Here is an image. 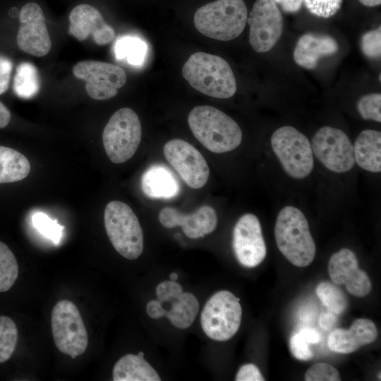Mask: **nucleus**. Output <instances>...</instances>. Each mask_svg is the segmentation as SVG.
Masks as SVG:
<instances>
[{
  "instance_id": "nucleus-1",
  "label": "nucleus",
  "mask_w": 381,
  "mask_h": 381,
  "mask_svg": "<svg viewBox=\"0 0 381 381\" xmlns=\"http://www.w3.org/2000/svg\"><path fill=\"white\" fill-rule=\"evenodd\" d=\"M188 123L195 138L212 152L231 151L242 141V131L238 123L212 106L194 107L189 113Z\"/></svg>"
},
{
  "instance_id": "nucleus-2",
  "label": "nucleus",
  "mask_w": 381,
  "mask_h": 381,
  "mask_svg": "<svg viewBox=\"0 0 381 381\" xmlns=\"http://www.w3.org/2000/svg\"><path fill=\"white\" fill-rule=\"evenodd\" d=\"M182 75L192 87L212 97L229 98L236 91V78L229 64L217 55L193 54L184 64Z\"/></svg>"
},
{
  "instance_id": "nucleus-3",
  "label": "nucleus",
  "mask_w": 381,
  "mask_h": 381,
  "mask_svg": "<svg viewBox=\"0 0 381 381\" xmlns=\"http://www.w3.org/2000/svg\"><path fill=\"white\" fill-rule=\"evenodd\" d=\"M277 247L294 265L304 267L313 261L316 247L304 214L297 207L285 206L279 212L274 226Z\"/></svg>"
},
{
  "instance_id": "nucleus-4",
  "label": "nucleus",
  "mask_w": 381,
  "mask_h": 381,
  "mask_svg": "<svg viewBox=\"0 0 381 381\" xmlns=\"http://www.w3.org/2000/svg\"><path fill=\"white\" fill-rule=\"evenodd\" d=\"M248 11L243 0H216L199 8L194 14L196 29L210 38L229 41L244 30Z\"/></svg>"
},
{
  "instance_id": "nucleus-5",
  "label": "nucleus",
  "mask_w": 381,
  "mask_h": 381,
  "mask_svg": "<svg viewBox=\"0 0 381 381\" xmlns=\"http://www.w3.org/2000/svg\"><path fill=\"white\" fill-rule=\"evenodd\" d=\"M104 227L115 250L128 260L137 259L143 250V233L132 209L126 203L113 200L105 207Z\"/></svg>"
},
{
  "instance_id": "nucleus-6",
  "label": "nucleus",
  "mask_w": 381,
  "mask_h": 381,
  "mask_svg": "<svg viewBox=\"0 0 381 381\" xmlns=\"http://www.w3.org/2000/svg\"><path fill=\"white\" fill-rule=\"evenodd\" d=\"M142 128L137 114L128 107L111 116L102 133V141L109 159L121 164L135 153L141 140Z\"/></svg>"
},
{
  "instance_id": "nucleus-7",
  "label": "nucleus",
  "mask_w": 381,
  "mask_h": 381,
  "mask_svg": "<svg viewBox=\"0 0 381 381\" xmlns=\"http://www.w3.org/2000/svg\"><path fill=\"white\" fill-rule=\"evenodd\" d=\"M271 146L284 171L291 177L302 179L310 174L314 159L308 138L296 128L285 126L271 137Z\"/></svg>"
},
{
  "instance_id": "nucleus-8",
  "label": "nucleus",
  "mask_w": 381,
  "mask_h": 381,
  "mask_svg": "<svg viewBox=\"0 0 381 381\" xmlns=\"http://www.w3.org/2000/svg\"><path fill=\"white\" fill-rule=\"evenodd\" d=\"M241 318L239 298L231 292L222 290L213 294L206 302L200 314V325L209 338L224 341L238 332Z\"/></svg>"
},
{
  "instance_id": "nucleus-9",
  "label": "nucleus",
  "mask_w": 381,
  "mask_h": 381,
  "mask_svg": "<svg viewBox=\"0 0 381 381\" xmlns=\"http://www.w3.org/2000/svg\"><path fill=\"white\" fill-rule=\"evenodd\" d=\"M53 339L58 350L74 359L88 344L87 332L76 306L68 300L58 301L52 312Z\"/></svg>"
},
{
  "instance_id": "nucleus-10",
  "label": "nucleus",
  "mask_w": 381,
  "mask_h": 381,
  "mask_svg": "<svg viewBox=\"0 0 381 381\" xmlns=\"http://www.w3.org/2000/svg\"><path fill=\"white\" fill-rule=\"evenodd\" d=\"M311 147L317 159L331 171L347 172L355 164L353 146L339 128L324 126L318 129L313 137Z\"/></svg>"
},
{
  "instance_id": "nucleus-11",
  "label": "nucleus",
  "mask_w": 381,
  "mask_h": 381,
  "mask_svg": "<svg viewBox=\"0 0 381 381\" xmlns=\"http://www.w3.org/2000/svg\"><path fill=\"white\" fill-rule=\"evenodd\" d=\"M75 78L85 81L87 95L96 100H104L116 96L118 90L126 83L125 71L113 64L95 60L77 63L73 68Z\"/></svg>"
},
{
  "instance_id": "nucleus-12",
  "label": "nucleus",
  "mask_w": 381,
  "mask_h": 381,
  "mask_svg": "<svg viewBox=\"0 0 381 381\" xmlns=\"http://www.w3.org/2000/svg\"><path fill=\"white\" fill-rule=\"evenodd\" d=\"M247 22L249 42L258 53L270 51L282 36L283 18L274 0H256Z\"/></svg>"
},
{
  "instance_id": "nucleus-13",
  "label": "nucleus",
  "mask_w": 381,
  "mask_h": 381,
  "mask_svg": "<svg viewBox=\"0 0 381 381\" xmlns=\"http://www.w3.org/2000/svg\"><path fill=\"white\" fill-rule=\"evenodd\" d=\"M163 152L167 160L189 187L199 189L206 184L209 167L204 157L191 144L181 139H173L164 145Z\"/></svg>"
},
{
  "instance_id": "nucleus-14",
  "label": "nucleus",
  "mask_w": 381,
  "mask_h": 381,
  "mask_svg": "<svg viewBox=\"0 0 381 381\" xmlns=\"http://www.w3.org/2000/svg\"><path fill=\"white\" fill-rule=\"evenodd\" d=\"M17 44L20 50L35 56L47 55L52 41L42 8L35 2L25 4L19 13Z\"/></svg>"
},
{
  "instance_id": "nucleus-15",
  "label": "nucleus",
  "mask_w": 381,
  "mask_h": 381,
  "mask_svg": "<svg viewBox=\"0 0 381 381\" xmlns=\"http://www.w3.org/2000/svg\"><path fill=\"white\" fill-rule=\"evenodd\" d=\"M233 249L239 263L255 267L265 258L267 248L258 218L253 214L241 216L233 231Z\"/></svg>"
},
{
  "instance_id": "nucleus-16",
  "label": "nucleus",
  "mask_w": 381,
  "mask_h": 381,
  "mask_svg": "<svg viewBox=\"0 0 381 381\" xmlns=\"http://www.w3.org/2000/svg\"><path fill=\"white\" fill-rule=\"evenodd\" d=\"M328 272L334 284H344L347 291L354 296L364 297L372 290L368 275L359 269L357 258L350 249L342 248L331 256Z\"/></svg>"
},
{
  "instance_id": "nucleus-17",
  "label": "nucleus",
  "mask_w": 381,
  "mask_h": 381,
  "mask_svg": "<svg viewBox=\"0 0 381 381\" xmlns=\"http://www.w3.org/2000/svg\"><path fill=\"white\" fill-rule=\"evenodd\" d=\"M69 33L78 41L92 36L98 45L111 42L115 38L114 28L106 23L101 13L89 4H79L69 14Z\"/></svg>"
},
{
  "instance_id": "nucleus-18",
  "label": "nucleus",
  "mask_w": 381,
  "mask_h": 381,
  "mask_svg": "<svg viewBox=\"0 0 381 381\" xmlns=\"http://www.w3.org/2000/svg\"><path fill=\"white\" fill-rule=\"evenodd\" d=\"M159 221L168 229L181 226L184 234L190 238L204 237L214 231L217 216L210 206L204 205L190 214H183L178 210L166 207L159 213Z\"/></svg>"
},
{
  "instance_id": "nucleus-19",
  "label": "nucleus",
  "mask_w": 381,
  "mask_h": 381,
  "mask_svg": "<svg viewBox=\"0 0 381 381\" xmlns=\"http://www.w3.org/2000/svg\"><path fill=\"white\" fill-rule=\"evenodd\" d=\"M377 338L375 323L367 318L354 320L349 329L337 328L328 336V348L337 353L348 354L357 351Z\"/></svg>"
},
{
  "instance_id": "nucleus-20",
  "label": "nucleus",
  "mask_w": 381,
  "mask_h": 381,
  "mask_svg": "<svg viewBox=\"0 0 381 381\" xmlns=\"http://www.w3.org/2000/svg\"><path fill=\"white\" fill-rule=\"evenodd\" d=\"M338 49L337 42L330 36L306 33L298 39L293 56L298 66L313 69L322 57L335 54Z\"/></svg>"
},
{
  "instance_id": "nucleus-21",
  "label": "nucleus",
  "mask_w": 381,
  "mask_h": 381,
  "mask_svg": "<svg viewBox=\"0 0 381 381\" xmlns=\"http://www.w3.org/2000/svg\"><path fill=\"white\" fill-rule=\"evenodd\" d=\"M353 146L355 162L363 169L378 173L381 171V133L366 129L360 133Z\"/></svg>"
},
{
  "instance_id": "nucleus-22",
  "label": "nucleus",
  "mask_w": 381,
  "mask_h": 381,
  "mask_svg": "<svg viewBox=\"0 0 381 381\" xmlns=\"http://www.w3.org/2000/svg\"><path fill=\"white\" fill-rule=\"evenodd\" d=\"M141 187L143 193L151 198H171L179 192V183L170 170L157 164L145 171Z\"/></svg>"
},
{
  "instance_id": "nucleus-23",
  "label": "nucleus",
  "mask_w": 381,
  "mask_h": 381,
  "mask_svg": "<svg viewBox=\"0 0 381 381\" xmlns=\"http://www.w3.org/2000/svg\"><path fill=\"white\" fill-rule=\"evenodd\" d=\"M114 381H160L157 371L144 358V353L126 354L114 365Z\"/></svg>"
},
{
  "instance_id": "nucleus-24",
  "label": "nucleus",
  "mask_w": 381,
  "mask_h": 381,
  "mask_svg": "<svg viewBox=\"0 0 381 381\" xmlns=\"http://www.w3.org/2000/svg\"><path fill=\"white\" fill-rule=\"evenodd\" d=\"M30 171V164L25 155L14 149L0 145V183L21 181Z\"/></svg>"
},
{
  "instance_id": "nucleus-25",
  "label": "nucleus",
  "mask_w": 381,
  "mask_h": 381,
  "mask_svg": "<svg viewBox=\"0 0 381 381\" xmlns=\"http://www.w3.org/2000/svg\"><path fill=\"white\" fill-rule=\"evenodd\" d=\"M168 303L171 306L169 310L166 309L165 316L171 323L179 329L190 327L199 310L197 298L193 294L183 292Z\"/></svg>"
},
{
  "instance_id": "nucleus-26",
  "label": "nucleus",
  "mask_w": 381,
  "mask_h": 381,
  "mask_svg": "<svg viewBox=\"0 0 381 381\" xmlns=\"http://www.w3.org/2000/svg\"><path fill=\"white\" fill-rule=\"evenodd\" d=\"M114 50L118 60L125 61L131 66L138 67L145 61L147 47L141 38L126 35L116 40Z\"/></svg>"
},
{
  "instance_id": "nucleus-27",
  "label": "nucleus",
  "mask_w": 381,
  "mask_h": 381,
  "mask_svg": "<svg viewBox=\"0 0 381 381\" xmlns=\"http://www.w3.org/2000/svg\"><path fill=\"white\" fill-rule=\"evenodd\" d=\"M40 88V80L37 68L29 62L19 64L13 85L16 95L23 99H30L37 94Z\"/></svg>"
},
{
  "instance_id": "nucleus-28",
  "label": "nucleus",
  "mask_w": 381,
  "mask_h": 381,
  "mask_svg": "<svg viewBox=\"0 0 381 381\" xmlns=\"http://www.w3.org/2000/svg\"><path fill=\"white\" fill-rule=\"evenodd\" d=\"M315 293L323 305L334 314H342L349 306L346 294L332 282H320L315 288Z\"/></svg>"
},
{
  "instance_id": "nucleus-29",
  "label": "nucleus",
  "mask_w": 381,
  "mask_h": 381,
  "mask_svg": "<svg viewBox=\"0 0 381 381\" xmlns=\"http://www.w3.org/2000/svg\"><path fill=\"white\" fill-rule=\"evenodd\" d=\"M320 333L313 328H302L293 334L289 340V347L292 355L301 361H309L313 357L310 345L320 341Z\"/></svg>"
},
{
  "instance_id": "nucleus-30",
  "label": "nucleus",
  "mask_w": 381,
  "mask_h": 381,
  "mask_svg": "<svg viewBox=\"0 0 381 381\" xmlns=\"http://www.w3.org/2000/svg\"><path fill=\"white\" fill-rule=\"evenodd\" d=\"M18 265L10 248L0 241V292L8 291L18 276Z\"/></svg>"
},
{
  "instance_id": "nucleus-31",
  "label": "nucleus",
  "mask_w": 381,
  "mask_h": 381,
  "mask_svg": "<svg viewBox=\"0 0 381 381\" xmlns=\"http://www.w3.org/2000/svg\"><path fill=\"white\" fill-rule=\"evenodd\" d=\"M18 328L13 320L8 316H0V363L12 356L18 341Z\"/></svg>"
},
{
  "instance_id": "nucleus-32",
  "label": "nucleus",
  "mask_w": 381,
  "mask_h": 381,
  "mask_svg": "<svg viewBox=\"0 0 381 381\" xmlns=\"http://www.w3.org/2000/svg\"><path fill=\"white\" fill-rule=\"evenodd\" d=\"M33 226L44 236L56 244L60 242L64 227L43 212H35L32 216Z\"/></svg>"
},
{
  "instance_id": "nucleus-33",
  "label": "nucleus",
  "mask_w": 381,
  "mask_h": 381,
  "mask_svg": "<svg viewBox=\"0 0 381 381\" xmlns=\"http://www.w3.org/2000/svg\"><path fill=\"white\" fill-rule=\"evenodd\" d=\"M361 116L366 120L381 121V95L371 93L363 96L357 103Z\"/></svg>"
},
{
  "instance_id": "nucleus-34",
  "label": "nucleus",
  "mask_w": 381,
  "mask_h": 381,
  "mask_svg": "<svg viewBox=\"0 0 381 381\" xmlns=\"http://www.w3.org/2000/svg\"><path fill=\"white\" fill-rule=\"evenodd\" d=\"M339 371L332 365L318 363L310 367L305 373L306 381H339Z\"/></svg>"
},
{
  "instance_id": "nucleus-35",
  "label": "nucleus",
  "mask_w": 381,
  "mask_h": 381,
  "mask_svg": "<svg viewBox=\"0 0 381 381\" xmlns=\"http://www.w3.org/2000/svg\"><path fill=\"white\" fill-rule=\"evenodd\" d=\"M307 9L313 15L327 18L340 9L342 0H303Z\"/></svg>"
},
{
  "instance_id": "nucleus-36",
  "label": "nucleus",
  "mask_w": 381,
  "mask_h": 381,
  "mask_svg": "<svg viewBox=\"0 0 381 381\" xmlns=\"http://www.w3.org/2000/svg\"><path fill=\"white\" fill-rule=\"evenodd\" d=\"M361 48L369 59H377L381 55V28L365 32L361 37Z\"/></svg>"
},
{
  "instance_id": "nucleus-37",
  "label": "nucleus",
  "mask_w": 381,
  "mask_h": 381,
  "mask_svg": "<svg viewBox=\"0 0 381 381\" xmlns=\"http://www.w3.org/2000/svg\"><path fill=\"white\" fill-rule=\"evenodd\" d=\"M183 293L181 285L176 281H164L156 287V296L162 304L167 303Z\"/></svg>"
},
{
  "instance_id": "nucleus-38",
  "label": "nucleus",
  "mask_w": 381,
  "mask_h": 381,
  "mask_svg": "<svg viewBox=\"0 0 381 381\" xmlns=\"http://www.w3.org/2000/svg\"><path fill=\"white\" fill-rule=\"evenodd\" d=\"M236 381H264L259 368L253 363L242 365L238 370Z\"/></svg>"
},
{
  "instance_id": "nucleus-39",
  "label": "nucleus",
  "mask_w": 381,
  "mask_h": 381,
  "mask_svg": "<svg viewBox=\"0 0 381 381\" xmlns=\"http://www.w3.org/2000/svg\"><path fill=\"white\" fill-rule=\"evenodd\" d=\"M12 68V61L6 56H0V95L8 88Z\"/></svg>"
},
{
  "instance_id": "nucleus-40",
  "label": "nucleus",
  "mask_w": 381,
  "mask_h": 381,
  "mask_svg": "<svg viewBox=\"0 0 381 381\" xmlns=\"http://www.w3.org/2000/svg\"><path fill=\"white\" fill-rule=\"evenodd\" d=\"M147 315L153 319H158L165 316L166 309L159 300H151L146 306Z\"/></svg>"
},
{
  "instance_id": "nucleus-41",
  "label": "nucleus",
  "mask_w": 381,
  "mask_h": 381,
  "mask_svg": "<svg viewBox=\"0 0 381 381\" xmlns=\"http://www.w3.org/2000/svg\"><path fill=\"white\" fill-rule=\"evenodd\" d=\"M319 325L325 331L332 329L337 322V318L332 312H325L319 318Z\"/></svg>"
},
{
  "instance_id": "nucleus-42",
  "label": "nucleus",
  "mask_w": 381,
  "mask_h": 381,
  "mask_svg": "<svg viewBox=\"0 0 381 381\" xmlns=\"http://www.w3.org/2000/svg\"><path fill=\"white\" fill-rule=\"evenodd\" d=\"M286 13H296L301 7L303 0H274Z\"/></svg>"
},
{
  "instance_id": "nucleus-43",
  "label": "nucleus",
  "mask_w": 381,
  "mask_h": 381,
  "mask_svg": "<svg viewBox=\"0 0 381 381\" xmlns=\"http://www.w3.org/2000/svg\"><path fill=\"white\" fill-rule=\"evenodd\" d=\"M11 120L8 109L0 101V128H5Z\"/></svg>"
},
{
  "instance_id": "nucleus-44",
  "label": "nucleus",
  "mask_w": 381,
  "mask_h": 381,
  "mask_svg": "<svg viewBox=\"0 0 381 381\" xmlns=\"http://www.w3.org/2000/svg\"><path fill=\"white\" fill-rule=\"evenodd\" d=\"M363 5L373 7L380 5L381 0H358Z\"/></svg>"
},
{
  "instance_id": "nucleus-45",
  "label": "nucleus",
  "mask_w": 381,
  "mask_h": 381,
  "mask_svg": "<svg viewBox=\"0 0 381 381\" xmlns=\"http://www.w3.org/2000/svg\"><path fill=\"white\" fill-rule=\"evenodd\" d=\"M169 278L172 281H176L177 279H178V274L176 273H175V272H171L169 274Z\"/></svg>"
},
{
  "instance_id": "nucleus-46",
  "label": "nucleus",
  "mask_w": 381,
  "mask_h": 381,
  "mask_svg": "<svg viewBox=\"0 0 381 381\" xmlns=\"http://www.w3.org/2000/svg\"><path fill=\"white\" fill-rule=\"evenodd\" d=\"M377 377H379V380H380V372H379V375H377Z\"/></svg>"
}]
</instances>
